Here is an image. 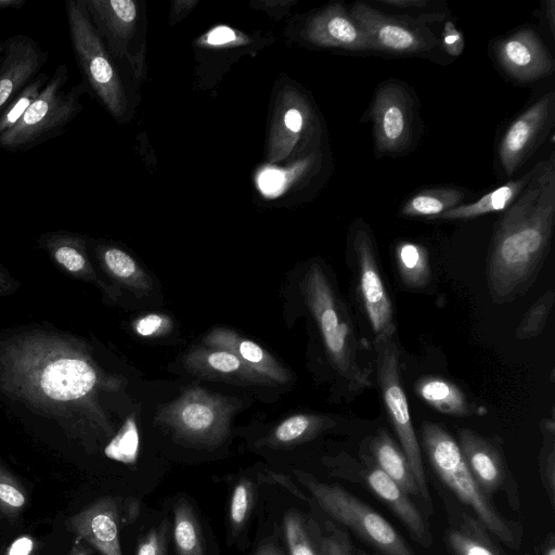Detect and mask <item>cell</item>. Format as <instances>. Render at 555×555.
I'll return each mask as SVG.
<instances>
[{"label": "cell", "instance_id": "cell-1", "mask_svg": "<svg viewBox=\"0 0 555 555\" xmlns=\"http://www.w3.org/2000/svg\"><path fill=\"white\" fill-rule=\"evenodd\" d=\"M555 222V154L537 164L505 209L492 238L487 280L494 301L520 295L534 280L550 248Z\"/></svg>", "mask_w": 555, "mask_h": 555}, {"label": "cell", "instance_id": "cell-2", "mask_svg": "<svg viewBox=\"0 0 555 555\" xmlns=\"http://www.w3.org/2000/svg\"><path fill=\"white\" fill-rule=\"evenodd\" d=\"M0 379L18 398L59 408L86 402L102 386L89 354L54 336L17 338L0 354Z\"/></svg>", "mask_w": 555, "mask_h": 555}, {"label": "cell", "instance_id": "cell-3", "mask_svg": "<svg viewBox=\"0 0 555 555\" xmlns=\"http://www.w3.org/2000/svg\"><path fill=\"white\" fill-rule=\"evenodd\" d=\"M302 293L335 370L354 389L371 386V370L361 358L352 324L320 264L307 270Z\"/></svg>", "mask_w": 555, "mask_h": 555}, {"label": "cell", "instance_id": "cell-4", "mask_svg": "<svg viewBox=\"0 0 555 555\" xmlns=\"http://www.w3.org/2000/svg\"><path fill=\"white\" fill-rule=\"evenodd\" d=\"M421 434L428 461L439 479L470 507L486 529L511 547L514 546L516 538L513 528L479 488L454 438L431 422L422 424Z\"/></svg>", "mask_w": 555, "mask_h": 555}, {"label": "cell", "instance_id": "cell-5", "mask_svg": "<svg viewBox=\"0 0 555 555\" xmlns=\"http://www.w3.org/2000/svg\"><path fill=\"white\" fill-rule=\"evenodd\" d=\"M69 72L60 64L18 122L0 135V147L11 151L33 149L59 134L80 113L86 82L66 88Z\"/></svg>", "mask_w": 555, "mask_h": 555}, {"label": "cell", "instance_id": "cell-6", "mask_svg": "<svg viewBox=\"0 0 555 555\" xmlns=\"http://www.w3.org/2000/svg\"><path fill=\"white\" fill-rule=\"evenodd\" d=\"M65 12L72 48L83 81L115 118H121L127 109L122 83L90 20L85 0L65 1Z\"/></svg>", "mask_w": 555, "mask_h": 555}, {"label": "cell", "instance_id": "cell-7", "mask_svg": "<svg viewBox=\"0 0 555 555\" xmlns=\"http://www.w3.org/2000/svg\"><path fill=\"white\" fill-rule=\"evenodd\" d=\"M317 504L384 555H414L400 533L376 511L338 485L317 480L296 470Z\"/></svg>", "mask_w": 555, "mask_h": 555}, {"label": "cell", "instance_id": "cell-8", "mask_svg": "<svg viewBox=\"0 0 555 555\" xmlns=\"http://www.w3.org/2000/svg\"><path fill=\"white\" fill-rule=\"evenodd\" d=\"M235 405L225 397L192 387L163 406L156 420L179 440L211 449L227 438Z\"/></svg>", "mask_w": 555, "mask_h": 555}, {"label": "cell", "instance_id": "cell-9", "mask_svg": "<svg viewBox=\"0 0 555 555\" xmlns=\"http://www.w3.org/2000/svg\"><path fill=\"white\" fill-rule=\"evenodd\" d=\"M374 347L377 380L387 415L398 436L400 448L410 464L424 507L428 514H431L433 503L427 488L422 450L412 425L408 400L400 378L398 346L395 338H390L374 344Z\"/></svg>", "mask_w": 555, "mask_h": 555}, {"label": "cell", "instance_id": "cell-10", "mask_svg": "<svg viewBox=\"0 0 555 555\" xmlns=\"http://www.w3.org/2000/svg\"><path fill=\"white\" fill-rule=\"evenodd\" d=\"M349 14L370 39L374 52L417 54L428 52L439 44V39L427 24L441 21L442 14L396 16L364 2L354 3Z\"/></svg>", "mask_w": 555, "mask_h": 555}, {"label": "cell", "instance_id": "cell-11", "mask_svg": "<svg viewBox=\"0 0 555 555\" xmlns=\"http://www.w3.org/2000/svg\"><path fill=\"white\" fill-rule=\"evenodd\" d=\"M358 293L362 309L374 335V344L395 338L397 326L388 292L379 272L373 241L365 228L353 235Z\"/></svg>", "mask_w": 555, "mask_h": 555}, {"label": "cell", "instance_id": "cell-12", "mask_svg": "<svg viewBox=\"0 0 555 555\" xmlns=\"http://www.w3.org/2000/svg\"><path fill=\"white\" fill-rule=\"evenodd\" d=\"M376 149L385 153L406 150L413 139L414 102L400 83L387 81L375 92L370 112Z\"/></svg>", "mask_w": 555, "mask_h": 555}, {"label": "cell", "instance_id": "cell-13", "mask_svg": "<svg viewBox=\"0 0 555 555\" xmlns=\"http://www.w3.org/2000/svg\"><path fill=\"white\" fill-rule=\"evenodd\" d=\"M555 93H545L507 128L499 145V159L507 177L527 160L546 137L554 120Z\"/></svg>", "mask_w": 555, "mask_h": 555}, {"label": "cell", "instance_id": "cell-14", "mask_svg": "<svg viewBox=\"0 0 555 555\" xmlns=\"http://www.w3.org/2000/svg\"><path fill=\"white\" fill-rule=\"evenodd\" d=\"M495 56L504 72L520 82L538 80L554 70L551 54L530 28L519 29L499 41Z\"/></svg>", "mask_w": 555, "mask_h": 555}, {"label": "cell", "instance_id": "cell-15", "mask_svg": "<svg viewBox=\"0 0 555 555\" xmlns=\"http://www.w3.org/2000/svg\"><path fill=\"white\" fill-rule=\"evenodd\" d=\"M120 521L117 501L104 496L67 518L65 526L102 555H122Z\"/></svg>", "mask_w": 555, "mask_h": 555}, {"label": "cell", "instance_id": "cell-16", "mask_svg": "<svg viewBox=\"0 0 555 555\" xmlns=\"http://www.w3.org/2000/svg\"><path fill=\"white\" fill-rule=\"evenodd\" d=\"M4 42L0 62V114L39 74L48 60V51L29 36L17 34Z\"/></svg>", "mask_w": 555, "mask_h": 555}, {"label": "cell", "instance_id": "cell-17", "mask_svg": "<svg viewBox=\"0 0 555 555\" xmlns=\"http://www.w3.org/2000/svg\"><path fill=\"white\" fill-rule=\"evenodd\" d=\"M302 34L315 46L354 52H374L367 36L339 3L332 4L312 16Z\"/></svg>", "mask_w": 555, "mask_h": 555}, {"label": "cell", "instance_id": "cell-18", "mask_svg": "<svg viewBox=\"0 0 555 555\" xmlns=\"http://www.w3.org/2000/svg\"><path fill=\"white\" fill-rule=\"evenodd\" d=\"M90 20L107 51L122 56L134 31L138 8L132 0H85Z\"/></svg>", "mask_w": 555, "mask_h": 555}, {"label": "cell", "instance_id": "cell-19", "mask_svg": "<svg viewBox=\"0 0 555 555\" xmlns=\"http://www.w3.org/2000/svg\"><path fill=\"white\" fill-rule=\"evenodd\" d=\"M209 348L234 353L244 364L261 375L272 385L285 384L292 379L291 372L257 343L242 337L236 332L216 327L204 338Z\"/></svg>", "mask_w": 555, "mask_h": 555}, {"label": "cell", "instance_id": "cell-20", "mask_svg": "<svg viewBox=\"0 0 555 555\" xmlns=\"http://www.w3.org/2000/svg\"><path fill=\"white\" fill-rule=\"evenodd\" d=\"M457 444L474 479L489 498L505 480L506 468L502 455L491 442L466 428L459 431Z\"/></svg>", "mask_w": 555, "mask_h": 555}, {"label": "cell", "instance_id": "cell-21", "mask_svg": "<svg viewBox=\"0 0 555 555\" xmlns=\"http://www.w3.org/2000/svg\"><path fill=\"white\" fill-rule=\"evenodd\" d=\"M183 362L189 371L202 378L242 385H272L227 350L195 348L185 354Z\"/></svg>", "mask_w": 555, "mask_h": 555}, {"label": "cell", "instance_id": "cell-22", "mask_svg": "<svg viewBox=\"0 0 555 555\" xmlns=\"http://www.w3.org/2000/svg\"><path fill=\"white\" fill-rule=\"evenodd\" d=\"M370 489L397 515L411 535L422 546L433 543L429 527L423 515L408 495L392 479L375 464L365 473Z\"/></svg>", "mask_w": 555, "mask_h": 555}, {"label": "cell", "instance_id": "cell-23", "mask_svg": "<svg viewBox=\"0 0 555 555\" xmlns=\"http://www.w3.org/2000/svg\"><path fill=\"white\" fill-rule=\"evenodd\" d=\"M38 243L64 271L103 288L88 257L83 236L56 231L41 235Z\"/></svg>", "mask_w": 555, "mask_h": 555}, {"label": "cell", "instance_id": "cell-24", "mask_svg": "<svg viewBox=\"0 0 555 555\" xmlns=\"http://www.w3.org/2000/svg\"><path fill=\"white\" fill-rule=\"evenodd\" d=\"M375 465L392 479L408 495L417 496L421 492L410 464L400 447L384 429L373 437L370 444Z\"/></svg>", "mask_w": 555, "mask_h": 555}, {"label": "cell", "instance_id": "cell-25", "mask_svg": "<svg viewBox=\"0 0 555 555\" xmlns=\"http://www.w3.org/2000/svg\"><path fill=\"white\" fill-rule=\"evenodd\" d=\"M95 253L104 270L116 282L141 294L151 291L150 278L128 253L103 244L96 245Z\"/></svg>", "mask_w": 555, "mask_h": 555}, {"label": "cell", "instance_id": "cell-26", "mask_svg": "<svg viewBox=\"0 0 555 555\" xmlns=\"http://www.w3.org/2000/svg\"><path fill=\"white\" fill-rule=\"evenodd\" d=\"M530 175L531 170L521 178L511 180L504 185L487 193L476 202L459 205L438 218L446 220L472 219L485 214L505 210L527 184Z\"/></svg>", "mask_w": 555, "mask_h": 555}, {"label": "cell", "instance_id": "cell-27", "mask_svg": "<svg viewBox=\"0 0 555 555\" xmlns=\"http://www.w3.org/2000/svg\"><path fill=\"white\" fill-rule=\"evenodd\" d=\"M415 391L425 402L441 413L454 416L472 414L470 404L463 391L444 378L422 377L415 384Z\"/></svg>", "mask_w": 555, "mask_h": 555}, {"label": "cell", "instance_id": "cell-28", "mask_svg": "<svg viewBox=\"0 0 555 555\" xmlns=\"http://www.w3.org/2000/svg\"><path fill=\"white\" fill-rule=\"evenodd\" d=\"M328 425V420L311 415L295 414L281 422L259 443L269 448H287L307 441Z\"/></svg>", "mask_w": 555, "mask_h": 555}, {"label": "cell", "instance_id": "cell-29", "mask_svg": "<svg viewBox=\"0 0 555 555\" xmlns=\"http://www.w3.org/2000/svg\"><path fill=\"white\" fill-rule=\"evenodd\" d=\"M483 527V526H482ZM479 522L469 516L448 532L447 540L453 555H503L487 535Z\"/></svg>", "mask_w": 555, "mask_h": 555}, {"label": "cell", "instance_id": "cell-30", "mask_svg": "<svg viewBox=\"0 0 555 555\" xmlns=\"http://www.w3.org/2000/svg\"><path fill=\"white\" fill-rule=\"evenodd\" d=\"M463 198V191L457 189H425L415 193L404 203L402 214L406 217L438 218L459 206Z\"/></svg>", "mask_w": 555, "mask_h": 555}, {"label": "cell", "instance_id": "cell-31", "mask_svg": "<svg viewBox=\"0 0 555 555\" xmlns=\"http://www.w3.org/2000/svg\"><path fill=\"white\" fill-rule=\"evenodd\" d=\"M172 537L178 555H206L198 519L188 501L173 507Z\"/></svg>", "mask_w": 555, "mask_h": 555}, {"label": "cell", "instance_id": "cell-32", "mask_svg": "<svg viewBox=\"0 0 555 555\" xmlns=\"http://www.w3.org/2000/svg\"><path fill=\"white\" fill-rule=\"evenodd\" d=\"M396 261L402 282L411 288H423L430 280L426 249L415 243L401 242L396 247Z\"/></svg>", "mask_w": 555, "mask_h": 555}, {"label": "cell", "instance_id": "cell-33", "mask_svg": "<svg viewBox=\"0 0 555 555\" xmlns=\"http://www.w3.org/2000/svg\"><path fill=\"white\" fill-rule=\"evenodd\" d=\"M308 106L300 99L286 106L275 127L273 138L275 150L271 154L272 159L284 158L294 147L308 119Z\"/></svg>", "mask_w": 555, "mask_h": 555}, {"label": "cell", "instance_id": "cell-34", "mask_svg": "<svg viewBox=\"0 0 555 555\" xmlns=\"http://www.w3.org/2000/svg\"><path fill=\"white\" fill-rule=\"evenodd\" d=\"M49 80L46 73H39L1 112L0 135L15 126Z\"/></svg>", "mask_w": 555, "mask_h": 555}, {"label": "cell", "instance_id": "cell-35", "mask_svg": "<svg viewBox=\"0 0 555 555\" xmlns=\"http://www.w3.org/2000/svg\"><path fill=\"white\" fill-rule=\"evenodd\" d=\"M554 300V291L550 289L534 301L516 330L518 339L525 340L540 335L552 311Z\"/></svg>", "mask_w": 555, "mask_h": 555}, {"label": "cell", "instance_id": "cell-36", "mask_svg": "<svg viewBox=\"0 0 555 555\" xmlns=\"http://www.w3.org/2000/svg\"><path fill=\"white\" fill-rule=\"evenodd\" d=\"M283 526L289 555H320L298 513L288 512L284 516Z\"/></svg>", "mask_w": 555, "mask_h": 555}, {"label": "cell", "instance_id": "cell-37", "mask_svg": "<svg viewBox=\"0 0 555 555\" xmlns=\"http://www.w3.org/2000/svg\"><path fill=\"white\" fill-rule=\"evenodd\" d=\"M27 504V494L22 485L0 464V513L15 519Z\"/></svg>", "mask_w": 555, "mask_h": 555}, {"label": "cell", "instance_id": "cell-38", "mask_svg": "<svg viewBox=\"0 0 555 555\" xmlns=\"http://www.w3.org/2000/svg\"><path fill=\"white\" fill-rule=\"evenodd\" d=\"M139 447L138 428L133 417H129L118 434L106 446L105 454L124 463L134 462Z\"/></svg>", "mask_w": 555, "mask_h": 555}, {"label": "cell", "instance_id": "cell-39", "mask_svg": "<svg viewBox=\"0 0 555 555\" xmlns=\"http://www.w3.org/2000/svg\"><path fill=\"white\" fill-rule=\"evenodd\" d=\"M255 502V486L247 479H241L233 489L230 502V522L232 529L241 530L249 518Z\"/></svg>", "mask_w": 555, "mask_h": 555}, {"label": "cell", "instance_id": "cell-40", "mask_svg": "<svg viewBox=\"0 0 555 555\" xmlns=\"http://www.w3.org/2000/svg\"><path fill=\"white\" fill-rule=\"evenodd\" d=\"M168 524L151 528L140 540L137 555H167Z\"/></svg>", "mask_w": 555, "mask_h": 555}, {"label": "cell", "instance_id": "cell-41", "mask_svg": "<svg viewBox=\"0 0 555 555\" xmlns=\"http://www.w3.org/2000/svg\"><path fill=\"white\" fill-rule=\"evenodd\" d=\"M318 532L320 555H352L350 545L344 532L334 527L327 529L326 533Z\"/></svg>", "mask_w": 555, "mask_h": 555}, {"label": "cell", "instance_id": "cell-42", "mask_svg": "<svg viewBox=\"0 0 555 555\" xmlns=\"http://www.w3.org/2000/svg\"><path fill=\"white\" fill-rule=\"evenodd\" d=\"M169 321L160 314H147L135 321L133 328L140 336H153L168 328Z\"/></svg>", "mask_w": 555, "mask_h": 555}, {"label": "cell", "instance_id": "cell-43", "mask_svg": "<svg viewBox=\"0 0 555 555\" xmlns=\"http://www.w3.org/2000/svg\"><path fill=\"white\" fill-rule=\"evenodd\" d=\"M441 35L446 52L452 56L461 55L464 49V37L451 21L446 22Z\"/></svg>", "mask_w": 555, "mask_h": 555}, {"label": "cell", "instance_id": "cell-44", "mask_svg": "<svg viewBox=\"0 0 555 555\" xmlns=\"http://www.w3.org/2000/svg\"><path fill=\"white\" fill-rule=\"evenodd\" d=\"M205 46H225L237 42H245L246 39L231 28L225 26L211 29L202 38Z\"/></svg>", "mask_w": 555, "mask_h": 555}, {"label": "cell", "instance_id": "cell-45", "mask_svg": "<svg viewBox=\"0 0 555 555\" xmlns=\"http://www.w3.org/2000/svg\"><path fill=\"white\" fill-rule=\"evenodd\" d=\"M35 548V541L29 535L16 539L8 548L7 555H30Z\"/></svg>", "mask_w": 555, "mask_h": 555}, {"label": "cell", "instance_id": "cell-46", "mask_svg": "<svg viewBox=\"0 0 555 555\" xmlns=\"http://www.w3.org/2000/svg\"><path fill=\"white\" fill-rule=\"evenodd\" d=\"M377 3L398 10H423L428 5L426 0H378Z\"/></svg>", "mask_w": 555, "mask_h": 555}, {"label": "cell", "instance_id": "cell-47", "mask_svg": "<svg viewBox=\"0 0 555 555\" xmlns=\"http://www.w3.org/2000/svg\"><path fill=\"white\" fill-rule=\"evenodd\" d=\"M14 281L7 273V271L0 266V295H8L14 287Z\"/></svg>", "mask_w": 555, "mask_h": 555}, {"label": "cell", "instance_id": "cell-48", "mask_svg": "<svg viewBox=\"0 0 555 555\" xmlns=\"http://www.w3.org/2000/svg\"><path fill=\"white\" fill-rule=\"evenodd\" d=\"M254 555H283L276 544L272 542L264 543L258 547Z\"/></svg>", "mask_w": 555, "mask_h": 555}, {"label": "cell", "instance_id": "cell-49", "mask_svg": "<svg viewBox=\"0 0 555 555\" xmlns=\"http://www.w3.org/2000/svg\"><path fill=\"white\" fill-rule=\"evenodd\" d=\"M555 8H554V1L550 0L546 2V17L550 24V28L552 34L555 33Z\"/></svg>", "mask_w": 555, "mask_h": 555}, {"label": "cell", "instance_id": "cell-50", "mask_svg": "<svg viewBox=\"0 0 555 555\" xmlns=\"http://www.w3.org/2000/svg\"><path fill=\"white\" fill-rule=\"evenodd\" d=\"M27 0H0V10L21 9Z\"/></svg>", "mask_w": 555, "mask_h": 555}, {"label": "cell", "instance_id": "cell-51", "mask_svg": "<svg viewBox=\"0 0 555 555\" xmlns=\"http://www.w3.org/2000/svg\"><path fill=\"white\" fill-rule=\"evenodd\" d=\"M92 547L86 546L82 543L76 544L69 555H92Z\"/></svg>", "mask_w": 555, "mask_h": 555}, {"label": "cell", "instance_id": "cell-52", "mask_svg": "<svg viewBox=\"0 0 555 555\" xmlns=\"http://www.w3.org/2000/svg\"><path fill=\"white\" fill-rule=\"evenodd\" d=\"M4 48H5V42H4V40H1L0 41V57L3 55Z\"/></svg>", "mask_w": 555, "mask_h": 555}, {"label": "cell", "instance_id": "cell-53", "mask_svg": "<svg viewBox=\"0 0 555 555\" xmlns=\"http://www.w3.org/2000/svg\"><path fill=\"white\" fill-rule=\"evenodd\" d=\"M360 555H369V554L360 553Z\"/></svg>", "mask_w": 555, "mask_h": 555}, {"label": "cell", "instance_id": "cell-54", "mask_svg": "<svg viewBox=\"0 0 555 555\" xmlns=\"http://www.w3.org/2000/svg\"><path fill=\"white\" fill-rule=\"evenodd\" d=\"M1 59H2V56L0 57V62H1Z\"/></svg>", "mask_w": 555, "mask_h": 555}]
</instances>
